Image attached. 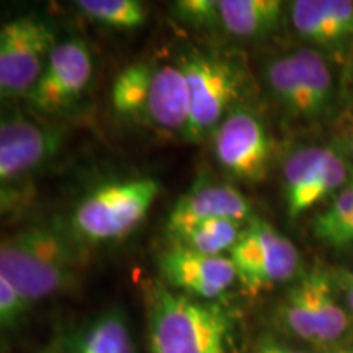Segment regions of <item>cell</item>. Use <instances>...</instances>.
I'll use <instances>...</instances> for the list:
<instances>
[{"label":"cell","mask_w":353,"mask_h":353,"mask_svg":"<svg viewBox=\"0 0 353 353\" xmlns=\"http://www.w3.org/2000/svg\"><path fill=\"white\" fill-rule=\"evenodd\" d=\"M81 242L69 228L38 223L0 237V276L32 304L74 288L82 268Z\"/></svg>","instance_id":"cell-1"},{"label":"cell","mask_w":353,"mask_h":353,"mask_svg":"<svg viewBox=\"0 0 353 353\" xmlns=\"http://www.w3.org/2000/svg\"><path fill=\"white\" fill-rule=\"evenodd\" d=\"M151 353H228L229 317L213 301L172 290L162 280L144 288Z\"/></svg>","instance_id":"cell-2"},{"label":"cell","mask_w":353,"mask_h":353,"mask_svg":"<svg viewBox=\"0 0 353 353\" xmlns=\"http://www.w3.org/2000/svg\"><path fill=\"white\" fill-rule=\"evenodd\" d=\"M161 185L152 176L101 183L81 198L69 231L81 244H103L130 236L156 203Z\"/></svg>","instance_id":"cell-3"},{"label":"cell","mask_w":353,"mask_h":353,"mask_svg":"<svg viewBox=\"0 0 353 353\" xmlns=\"http://www.w3.org/2000/svg\"><path fill=\"white\" fill-rule=\"evenodd\" d=\"M229 259L237 280L252 294L291 280L299 267V252L293 242L259 218L249 221Z\"/></svg>","instance_id":"cell-4"},{"label":"cell","mask_w":353,"mask_h":353,"mask_svg":"<svg viewBox=\"0 0 353 353\" xmlns=\"http://www.w3.org/2000/svg\"><path fill=\"white\" fill-rule=\"evenodd\" d=\"M190 90V120L185 138L198 141L214 131L239 97V74L216 54H192L180 63Z\"/></svg>","instance_id":"cell-5"},{"label":"cell","mask_w":353,"mask_h":353,"mask_svg":"<svg viewBox=\"0 0 353 353\" xmlns=\"http://www.w3.org/2000/svg\"><path fill=\"white\" fill-rule=\"evenodd\" d=\"M54 30L34 15L0 26V97H26L41 77L56 46Z\"/></svg>","instance_id":"cell-6"},{"label":"cell","mask_w":353,"mask_h":353,"mask_svg":"<svg viewBox=\"0 0 353 353\" xmlns=\"http://www.w3.org/2000/svg\"><path fill=\"white\" fill-rule=\"evenodd\" d=\"M213 151L228 174L257 183L265 179L270 165V136L257 114L232 108L213 131Z\"/></svg>","instance_id":"cell-7"},{"label":"cell","mask_w":353,"mask_h":353,"mask_svg":"<svg viewBox=\"0 0 353 353\" xmlns=\"http://www.w3.org/2000/svg\"><path fill=\"white\" fill-rule=\"evenodd\" d=\"M92 74L94 57L85 41L72 38L57 43L26 101L43 113L63 112L81 99Z\"/></svg>","instance_id":"cell-8"},{"label":"cell","mask_w":353,"mask_h":353,"mask_svg":"<svg viewBox=\"0 0 353 353\" xmlns=\"http://www.w3.org/2000/svg\"><path fill=\"white\" fill-rule=\"evenodd\" d=\"M157 265L162 281L169 288L201 301L223 296L237 280L229 257L198 254L176 244L159 255Z\"/></svg>","instance_id":"cell-9"},{"label":"cell","mask_w":353,"mask_h":353,"mask_svg":"<svg viewBox=\"0 0 353 353\" xmlns=\"http://www.w3.org/2000/svg\"><path fill=\"white\" fill-rule=\"evenodd\" d=\"M64 143V131L26 118L0 121V187L51 161Z\"/></svg>","instance_id":"cell-10"},{"label":"cell","mask_w":353,"mask_h":353,"mask_svg":"<svg viewBox=\"0 0 353 353\" xmlns=\"http://www.w3.org/2000/svg\"><path fill=\"white\" fill-rule=\"evenodd\" d=\"M252 216V206L237 188L228 183L203 182L179 198L172 208L167 229L170 236L211 219L241 221Z\"/></svg>","instance_id":"cell-11"},{"label":"cell","mask_w":353,"mask_h":353,"mask_svg":"<svg viewBox=\"0 0 353 353\" xmlns=\"http://www.w3.org/2000/svg\"><path fill=\"white\" fill-rule=\"evenodd\" d=\"M144 120L164 132H183L190 120V90L180 64L154 68Z\"/></svg>","instance_id":"cell-12"},{"label":"cell","mask_w":353,"mask_h":353,"mask_svg":"<svg viewBox=\"0 0 353 353\" xmlns=\"http://www.w3.org/2000/svg\"><path fill=\"white\" fill-rule=\"evenodd\" d=\"M59 353H136L126 316L108 309L70 332Z\"/></svg>","instance_id":"cell-13"},{"label":"cell","mask_w":353,"mask_h":353,"mask_svg":"<svg viewBox=\"0 0 353 353\" xmlns=\"http://www.w3.org/2000/svg\"><path fill=\"white\" fill-rule=\"evenodd\" d=\"M221 25L234 37L259 38L278 28L285 3L280 0H218Z\"/></svg>","instance_id":"cell-14"},{"label":"cell","mask_w":353,"mask_h":353,"mask_svg":"<svg viewBox=\"0 0 353 353\" xmlns=\"http://www.w3.org/2000/svg\"><path fill=\"white\" fill-rule=\"evenodd\" d=\"M296 68L306 99L307 120H317L329 112L334 100V77L325 57L311 48L293 51L290 54Z\"/></svg>","instance_id":"cell-15"},{"label":"cell","mask_w":353,"mask_h":353,"mask_svg":"<svg viewBox=\"0 0 353 353\" xmlns=\"http://www.w3.org/2000/svg\"><path fill=\"white\" fill-rule=\"evenodd\" d=\"M307 276L314 299L317 343H332L347 332L350 319L335 296L332 276L322 272H311Z\"/></svg>","instance_id":"cell-16"},{"label":"cell","mask_w":353,"mask_h":353,"mask_svg":"<svg viewBox=\"0 0 353 353\" xmlns=\"http://www.w3.org/2000/svg\"><path fill=\"white\" fill-rule=\"evenodd\" d=\"M154 68L148 63H134L118 74L112 87L114 112L126 118H144Z\"/></svg>","instance_id":"cell-17"},{"label":"cell","mask_w":353,"mask_h":353,"mask_svg":"<svg viewBox=\"0 0 353 353\" xmlns=\"http://www.w3.org/2000/svg\"><path fill=\"white\" fill-rule=\"evenodd\" d=\"M241 223L231 219H211L172 234L174 244L205 255L231 252L241 236Z\"/></svg>","instance_id":"cell-18"},{"label":"cell","mask_w":353,"mask_h":353,"mask_svg":"<svg viewBox=\"0 0 353 353\" xmlns=\"http://www.w3.org/2000/svg\"><path fill=\"white\" fill-rule=\"evenodd\" d=\"M290 19L299 37L316 44L345 41L332 15L327 0H296L291 2Z\"/></svg>","instance_id":"cell-19"},{"label":"cell","mask_w":353,"mask_h":353,"mask_svg":"<svg viewBox=\"0 0 353 353\" xmlns=\"http://www.w3.org/2000/svg\"><path fill=\"white\" fill-rule=\"evenodd\" d=\"M348 182H350V176H348V162L345 154L330 145V148H327V152H325L319 170H317L316 179L312 180L311 187L307 188V192L299 200L290 218H298V216L306 213L311 206H314L316 203L322 201L324 198L337 195L339 190H342Z\"/></svg>","instance_id":"cell-20"},{"label":"cell","mask_w":353,"mask_h":353,"mask_svg":"<svg viewBox=\"0 0 353 353\" xmlns=\"http://www.w3.org/2000/svg\"><path fill=\"white\" fill-rule=\"evenodd\" d=\"M327 148L321 145H307L294 151L286 159L283 167V190L288 214L293 213L296 205L301 200L312 180L316 179L317 170L324 161Z\"/></svg>","instance_id":"cell-21"},{"label":"cell","mask_w":353,"mask_h":353,"mask_svg":"<svg viewBox=\"0 0 353 353\" xmlns=\"http://www.w3.org/2000/svg\"><path fill=\"white\" fill-rule=\"evenodd\" d=\"M265 76H267L268 87H270L278 103L291 117L307 120L306 99H304L301 82H299L296 68H294L290 54L275 57V59L270 61L267 70H265Z\"/></svg>","instance_id":"cell-22"},{"label":"cell","mask_w":353,"mask_h":353,"mask_svg":"<svg viewBox=\"0 0 353 353\" xmlns=\"http://www.w3.org/2000/svg\"><path fill=\"white\" fill-rule=\"evenodd\" d=\"M281 319L291 334L301 341L317 343L314 299L307 275H304L286 294L281 306Z\"/></svg>","instance_id":"cell-23"},{"label":"cell","mask_w":353,"mask_h":353,"mask_svg":"<svg viewBox=\"0 0 353 353\" xmlns=\"http://www.w3.org/2000/svg\"><path fill=\"white\" fill-rule=\"evenodd\" d=\"M76 8L87 19L117 30L138 28L148 15L138 0H79Z\"/></svg>","instance_id":"cell-24"},{"label":"cell","mask_w":353,"mask_h":353,"mask_svg":"<svg viewBox=\"0 0 353 353\" xmlns=\"http://www.w3.org/2000/svg\"><path fill=\"white\" fill-rule=\"evenodd\" d=\"M353 218V176L350 179L345 187H343L337 195L334 196L332 203L329 205V208L321 213L314 219L312 224V231L314 236L322 242L330 241V237L339 231L342 226H345Z\"/></svg>","instance_id":"cell-25"},{"label":"cell","mask_w":353,"mask_h":353,"mask_svg":"<svg viewBox=\"0 0 353 353\" xmlns=\"http://www.w3.org/2000/svg\"><path fill=\"white\" fill-rule=\"evenodd\" d=\"M172 8L180 20L195 26H216L221 23L219 6L216 0H180Z\"/></svg>","instance_id":"cell-26"},{"label":"cell","mask_w":353,"mask_h":353,"mask_svg":"<svg viewBox=\"0 0 353 353\" xmlns=\"http://www.w3.org/2000/svg\"><path fill=\"white\" fill-rule=\"evenodd\" d=\"M30 304L25 303L17 291L0 276V339L19 324Z\"/></svg>","instance_id":"cell-27"},{"label":"cell","mask_w":353,"mask_h":353,"mask_svg":"<svg viewBox=\"0 0 353 353\" xmlns=\"http://www.w3.org/2000/svg\"><path fill=\"white\" fill-rule=\"evenodd\" d=\"M30 198H32V190L28 187H15V185L0 187V218L23 208L28 205Z\"/></svg>","instance_id":"cell-28"},{"label":"cell","mask_w":353,"mask_h":353,"mask_svg":"<svg viewBox=\"0 0 353 353\" xmlns=\"http://www.w3.org/2000/svg\"><path fill=\"white\" fill-rule=\"evenodd\" d=\"M329 12L332 15L343 38H353V2L350 0H327Z\"/></svg>","instance_id":"cell-29"},{"label":"cell","mask_w":353,"mask_h":353,"mask_svg":"<svg viewBox=\"0 0 353 353\" xmlns=\"http://www.w3.org/2000/svg\"><path fill=\"white\" fill-rule=\"evenodd\" d=\"M335 286H339L345 299L347 307L353 312V272L350 270H339L332 276Z\"/></svg>","instance_id":"cell-30"},{"label":"cell","mask_w":353,"mask_h":353,"mask_svg":"<svg viewBox=\"0 0 353 353\" xmlns=\"http://www.w3.org/2000/svg\"><path fill=\"white\" fill-rule=\"evenodd\" d=\"M254 353H304V352H299L296 348L286 345L285 342L267 335V337L260 339L259 343L254 348Z\"/></svg>","instance_id":"cell-31"},{"label":"cell","mask_w":353,"mask_h":353,"mask_svg":"<svg viewBox=\"0 0 353 353\" xmlns=\"http://www.w3.org/2000/svg\"><path fill=\"white\" fill-rule=\"evenodd\" d=\"M327 244L335 249H353V218L330 237Z\"/></svg>","instance_id":"cell-32"},{"label":"cell","mask_w":353,"mask_h":353,"mask_svg":"<svg viewBox=\"0 0 353 353\" xmlns=\"http://www.w3.org/2000/svg\"><path fill=\"white\" fill-rule=\"evenodd\" d=\"M347 151L353 157V128H352L350 134H348V139H347Z\"/></svg>","instance_id":"cell-33"},{"label":"cell","mask_w":353,"mask_h":353,"mask_svg":"<svg viewBox=\"0 0 353 353\" xmlns=\"http://www.w3.org/2000/svg\"><path fill=\"white\" fill-rule=\"evenodd\" d=\"M334 353H353V347H350V348H341V350H337V352H334Z\"/></svg>","instance_id":"cell-34"},{"label":"cell","mask_w":353,"mask_h":353,"mask_svg":"<svg viewBox=\"0 0 353 353\" xmlns=\"http://www.w3.org/2000/svg\"><path fill=\"white\" fill-rule=\"evenodd\" d=\"M352 272H353V270H352Z\"/></svg>","instance_id":"cell-35"}]
</instances>
